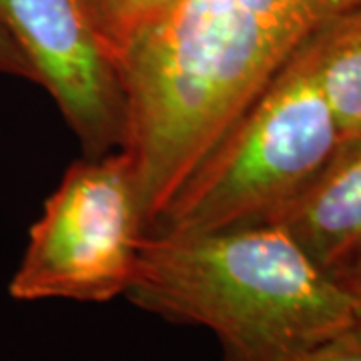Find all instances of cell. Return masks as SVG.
Returning <instances> with one entry per match:
<instances>
[{
    "label": "cell",
    "instance_id": "6da1fadb",
    "mask_svg": "<svg viewBox=\"0 0 361 361\" xmlns=\"http://www.w3.org/2000/svg\"><path fill=\"white\" fill-rule=\"evenodd\" d=\"M361 0H183L121 63L145 229L297 49Z\"/></svg>",
    "mask_w": 361,
    "mask_h": 361
},
{
    "label": "cell",
    "instance_id": "7a4b0ae2",
    "mask_svg": "<svg viewBox=\"0 0 361 361\" xmlns=\"http://www.w3.org/2000/svg\"><path fill=\"white\" fill-rule=\"evenodd\" d=\"M125 297L209 329L223 361H293L360 323L353 299L277 225L145 233Z\"/></svg>",
    "mask_w": 361,
    "mask_h": 361
},
{
    "label": "cell",
    "instance_id": "3957f363",
    "mask_svg": "<svg viewBox=\"0 0 361 361\" xmlns=\"http://www.w3.org/2000/svg\"><path fill=\"white\" fill-rule=\"evenodd\" d=\"M337 147L336 116L303 42L183 183L149 233L265 225L322 173Z\"/></svg>",
    "mask_w": 361,
    "mask_h": 361
},
{
    "label": "cell",
    "instance_id": "277c9868",
    "mask_svg": "<svg viewBox=\"0 0 361 361\" xmlns=\"http://www.w3.org/2000/svg\"><path fill=\"white\" fill-rule=\"evenodd\" d=\"M145 237L135 171L118 149L66 169L30 227L8 291L18 301L104 303L130 287Z\"/></svg>",
    "mask_w": 361,
    "mask_h": 361
},
{
    "label": "cell",
    "instance_id": "5b68a950",
    "mask_svg": "<svg viewBox=\"0 0 361 361\" xmlns=\"http://www.w3.org/2000/svg\"><path fill=\"white\" fill-rule=\"evenodd\" d=\"M0 26L23 52L35 82L51 92L85 155L125 147L129 109L123 77L85 0H0Z\"/></svg>",
    "mask_w": 361,
    "mask_h": 361
},
{
    "label": "cell",
    "instance_id": "8992f818",
    "mask_svg": "<svg viewBox=\"0 0 361 361\" xmlns=\"http://www.w3.org/2000/svg\"><path fill=\"white\" fill-rule=\"evenodd\" d=\"M265 225L283 229L331 273L361 249V135L341 142L310 185Z\"/></svg>",
    "mask_w": 361,
    "mask_h": 361
},
{
    "label": "cell",
    "instance_id": "52a82bcc",
    "mask_svg": "<svg viewBox=\"0 0 361 361\" xmlns=\"http://www.w3.org/2000/svg\"><path fill=\"white\" fill-rule=\"evenodd\" d=\"M323 94L331 106L339 145L361 135V6L337 16L310 40Z\"/></svg>",
    "mask_w": 361,
    "mask_h": 361
},
{
    "label": "cell",
    "instance_id": "ba28073f",
    "mask_svg": "<svg viewBox=\"0 0 361 361\" xmlns=\"http://www.w3.org/2000/svg\"><path fill=\"white\" fill-rule=\"evenodd\" d=\"M183 0H85L90 23L118 71L130 49L179 8Z\"/></svg>",
    "mask_w": 361,
    "mask_h": 361
},
{
    "label": "cell",
    "instance_id": "9c48e42d",
    "mask_svg": "<svg viewBox=\"0 0 361 361\" xmlns=\"http://www.w3.org/2000/svg\"><path fill=\"white\" fill-rule=\"evenodd\" d=\"M293 361H361V322Z\"/></svg>",
    "mask_w": 361,
    "mask_h": 361
},
{
    "label": "cell",
    "instance_id": "30bf717a",
    "mask_svg": "<svg viewBox=\"0 0 361 361\" xmlns=\"http://www.w3.org/2000/svg\"><path fill=\"white\" fill-rule=\"evenodd\" d=\"M334 279L337 281V285L348 293L355 307H357V313H360V322H361V249L355 251L349 259H345L339 267L329 273Z\"/></svg>",
    "mask_w": 361,
    "mask_h": 361
},
{
    "label": "cell",
    "instance_id": "8fae6325",
    "mask_svg": "<svg viewBox=\"0 0 361 361\" xmlns=\"http://www.w3.org/2000/svg\"><path fill=\"white\" fill-rule=\"evenodd\" d=\"M0 75L26 78V80L35 82L32 68L26 63L23 52L16 49L11 37L2 30V26H0Z\"/></svg>",
    "mask_w": 361,
    "mask_h": 361
}]
</instances>
